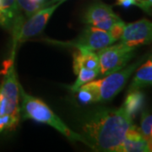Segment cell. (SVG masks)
<instances>
[{
    "instance_id": "1",
    "label": "cell",
    "mask_w": 152,
    "mask_h": 152,
    "mask_svg": "<svg viewBox=\"0 0 152 152\" xmlns=\"http://www.w3.org/2000/svg\"><path fill=\"white\" fill-rule=\"evenodd\" d=\"M133 124V119L122 107L97 109L83 119L80 134L92 150L121 152L126 133Z\"/></svg>"
},
{
    "instance_id": "2",
    "label": "cell",
    "mask_w": 152,
    "mask_h": 152,
    "mask_svg": "<svg viewBox=\"0 0 152 152\" xmlns=\"http://www.w3.org/2000/svg\"><path fill=\"white\" fill-rule=\"evenodd\" d=\"M15 49L0 70V134L15 129L20 120V83L15 66Z\"/></svg>"
},
{
    "instance_id": "3",
    "label": "cell",
    "mask_w": 152,
    "mask_h": 152,
    "mask_svg": "<svg viewBox=\"0 0 152 152\" xmlns=\"http://www.w3.org/2000/svg\"><path fill=\"white\" fill-rule=\"evenodd\" d=\"M20 94L21 101L20 105V113L22 119H32L38 123L49 125L71 141L81 142L90 147L88 142L80 134L71 130L42 100L27 94L20 84Z\"/></svg>"
},
{
    "instance_id": "4",
    "label": "cell",
    "mask_w": 152,
    "mask_h": 152,
    "mask_svg": "<svg viewBox=\"0 0 152 152\" xmlns=\"http://www.w3.org/2000/svg\"><path fill=\"white\" fill-rule=\"evenodd\" d=\"M145 58L146 56L142 57L130 65L125 66L120 70L103 76L98 80H93L83 85L80 88L90 91L92 95L94 103L110 102L124 88L130 76L144 63Z\"/></svg>"
},
{
    "instance_id": "5",
    "label": "cell",
    "mask_w": 152,
    "mask_h": 152,
    "mask_svg": "<svg viewBox=\"0 0 152 152\" xmlns=\"http://www.w3.org/2000/svg\"><path fill=\"white\" fill-rule=\"evenodd\" d=\"M135 47L128 46L123 42L107 47L97 51L99 75L103 77L122 69L128 65L135 54Z\"/></svg>"
},
{
    "instance_id": "6",
    "label": "cell",
    "mask_w": 152,
    "mask_h": 152,
    "mask_svg": "<svg viewBox=\"0 0 152 152\" xmlns=\"http://www.w3.org/2000/svg\"><path fill=\"white\" fill-rule=\"evenodd\" d=\"M47 42L64 47L75 48L76 49H86L90 51H98L115 42L108 31L88 26L83 30L80 35L73 41L59 42L47 39Z\"/></svg>"
},
{
    "instance_id": "7",
    "label": "cell",
    "mask_w": 152,
    "mask_h": 152,
    "mask_svg": "<svg viewBox=\"0 0 152 152\" xmlns=\"http://www.w3.org/2000/svg\"><path fill=\"white\" fill-rule=\"evenodd\" d=\"M62 4L63 3H57L53 5L42 8L31 16L25 20L18 33L13 37V48H16L17 44H20L42 32L51 16L54 14L55 10Z\"/></svg>"
},
{
    "instance_id": "8",
    "label": "cell",
    "mask_w": 152,
    "mask_h": 152,
    "mask_svg": "<svg viewBox=\"0 0 152 152\" xmlns=\"http://www.w3.org/2000/svg\"><path fill=\"white\" fill-rule=\"evenodd\" d=\"M120 18L108 4L102 2H96L88 7L82 18V21L93 27L108 31Z\"/></svg>"
},
{
    "instance_id": "9",
    "label": "cell",
    "mask_w": 152,
    "mask_h": 152,
    "mask_svg": "<svg viewBox=\"0 0 152 152\" xmlns=\"http://www.w3.org/2000/svg\"><path fill=\"white\" fill-rule=\"evenodd\" d=\"M120 40L121 42L135 48L150 44L152 40V23L146 19H142L125 24Z\"/></svg>"
},
{
    "instance_id": "10",
    "label": "cell",
    "mask_w": 152,
    "mask_h": 152,
    "mask_svg": "<svg viewBox=\"0 0 152 152\" xmlns=\"http://www.w3.org/2000/svg\"><path fill=\"white\" fill-rule=\"evenodd\" d=\"M24 21L16 0H0V26L11 31L14 37Z\"/></svg>"
},
{
    "instance_id": "11",
    "label": "cell",
    "mask_w": 152,
    "mask_h": 152,
    "mask_svg": "<svg viewBox=\"0 0 152 152\" xmlns=\"http://www.w3.org/2000/svg\"><path fill=\"white\" fill-rule=\"evenodd\" d=\"M151 143L147 141L140 129L133 124L126 133L121 152H151Z\"/></svg>"
},
{
    "instance_id": "12",
    "label": "cell",
    "mask_w": 152,
    "mask_h": 152,
    "mask_svg": "<svg viewBox=\"0 0 152 152\" xmlns=\"http://www.w3.org/2000/svg\"><path fill=\"white\" fill-rule=\"evenodd\" d=\"M74 73L81 69L99 71L97 53L94 51L86 49H77L73 54Z\"/></svg>"
},
{
    "instance_id": "13",
    "label": "cell",
    "mask_w": 152,
    "mask_h": 152,
    "mask_svg": "<svg viewBox=\"0 0 152 152\" xmlns=\"http://www.w3.org/2000/svg\"><path fill=\"white\" fill-rule=\"evenodd\" d=\"M134 72L135 75L129 86V91L141 90L142 88L151 86L152 84L151 55H149L145 63H142Z\"/></svg>"
},
{
    "instance_id": "14",
    "label": "cell",
    "mask_w": 152,
    "mask_h": 152,
    "mask_svg": "<svg viewBox=\"0 0 152 152\" xmlns=\"http://www.w3.org/2000/svg\"><path fill=\"white\" fill-rule=\"evenodd\" d=\"M144 103L145 95L140 90L129 91L121 107L129 118L134 119L137 113L142 110Z\"/></svg>"
},
{
    "instance_id": "15",
    "label": "cell",
    "mask_w": 152,
    "mask_h": 152,
    "mask_svg": "<svg viewBox=\"0 0 152 152\" xmlns=\"http://www.w3.org/2000/svg\"><path fill=\"white\" fill-rule=\"evenodd\" d=\"M77 75L75 82L74 85H72L69 86V89L73 91L77 92V91L80 88V87L86 84L88 82L91 81L93 80H96L99 75V71L97 70H89V69H81L80 70H78L75 73Z\"/></svg>"
},
{
    "instance_id": "16",
    "label": "cell",
    "mask_w": 152,
    "mask_h": 152,
    "mask_svg": "<svg viewBox=\"0 0 152 152\" xmlns=\"http://www.w3.org/2000/svg\"><path fill=\"white\" fill-rule=\"evenodd\" d=\"M140 130L147 141L152 144V116L147 110H145L141 114Z\"/></svg>"
},
{
    "instance_id": "17",
    "label": "cell",
    "mask_w": 152,
    "mask_h": 152,
    "mask_svg": "<svg viewBox=\"0 0 152 152\" xmlns=\"http://www.w3.org/2000/svg\"><path fill=\"white\" fill-rule=\"evenodd\" d=\"M16 2L22 14L24 13L26 18L31 17L33 14L42 8V6L34 0H16Z\"/></svg>"
},
{
    "instance_id": "18",
    "label": "cell",
    "mask_w": 152,
    "mask_h": 152,
    "mask_svg": "<svg viewBox=\"0 0 152 152\" xmlns=\"http://www.w3.org/2000/svg\"><path fill=\"white\" fill-rule=\"evenodd\" d=\"M125 23L122 20L116 22L115 24L113 25V26L110 28V30L108 31L110 36L112 37V38L113 39L115 42L120 40L121 36L123 34L124 29Z\"/></svg>"
},
{
    "instance_id": "19",
    "label": "cell",
    "mask_w": 152,
    "mask_h": 152,
    "mask_svg": "<svg viewBox=\"0 0 152 152\" xmlns=\"http://www.w3.org/2000/svg\"><path fill=\"white\" fill-rule=\"evenodd\" d=\"M135 6H138L149 15L151 14L152 0H136Z\"/></svg>"
},
{
    "instance_id": "20",
    "label": "cell",
    "mask_w": 152,
    "mask_h": 152,
    "mask_svg": "<svg viewBox=\"0 0 152 152\" xmlns=\"http://www.w3.org/2000/svg\"><path fill=\"white\" fill-rule=\"evenodd\" d=\"M136 0H117L116 5L122 6L124 8H128L132 5H135Z\"/></svg>"
},
{
    "instance_id": "21",
    "label": "cell",
    "mask_w": 152,
    "mask_h": 152,
    "mask_svg": "<svg viewBox=\"0 0 152 152\" xmlns=\"http://www.w3.org/2000/svg\"><path fill=\"white\" fill-rule=\"evenodd\" d=\"M64 1H66V0H50V1H48V2L46 1L45 4H44L43 8L44 7H48V6L53 5V4H57V3H64Z\"/></svg>"
}]
</instances>
